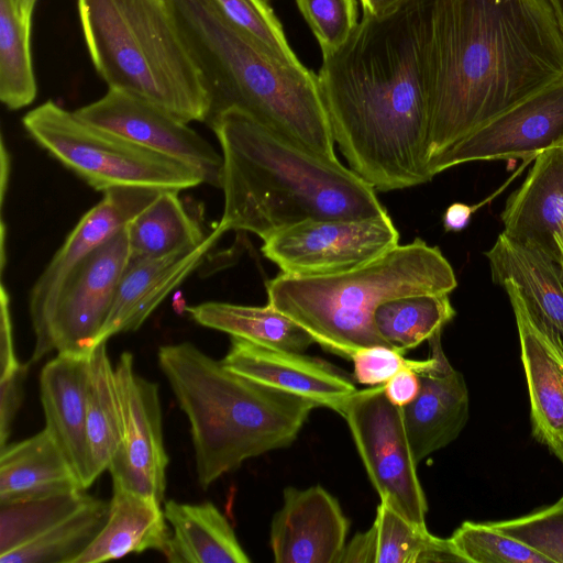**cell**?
I'll list each match as a JSON object with an SVG mask.
<instances>
[{"instance_id":"obj_1","label":"cell","mask_w":563,"mask_h":563,"mask_svg":"<svg viewBox=\"0 0 563 563\" xmlns=\"http://www.w3.org/2000/svg\"><path fill=\"white\" fill-rule=\"evenodd\" d=\"M431 0L362 14L350 37L322 55L318 80L334 142L375 190L431 180L428 43Z\"/></svg>"},{"instance_id":"obj_2","label":"cell","mask_w":563,"mask_h":563,"mask_svg":"<svg viewBox=\"0 0 563 563\" xmlns=\"http://www.w3.org/2000/svg\"><path fill=\"white\" fill-rule=\"evenodd\" d=\"M562 78L550 0H431L429 161Z\"/></svg>"},{"instance_id":"obj_3","label":"cell","mask_w":563,"mask_h":563,"mask_svg":"<svg viewBox=\"0 0 563 563\" xmlns=\"http://www.w3.org/2000/svg\"><path fill=\"white\" fill-rule=\"evenodd\" d=\"M208 125L222 151V218L214 227L263 241L306 220H355L386 213L376 190L338 158L297 145L247 113L227 110Z\"/></svg>"},{"instance_id":"obj_4","label":"cell","mask_w":563,"mask_h":563,"mask_svg":"<svg viewBox=\"0 0 563 563\" xmlns=\"http://www.w3.org/2000/svg\"><path fill=\"white\" fill-rule=\"evenodd\" d=\"M163 1L201 75L209 99L207 124L238 109L299 146L336 158L318 75L272 55L213 0Z\"/></svg>"},{"instance_id":"obj_5","label":"cell","mask_w":563,"mask_h":563,"mask_svg":"<svg viewBox=\"0 0 563 563\" xmlns=\"http://www.w3.org/2000/svg\"><path fill=\"white\" fill-rule=\"evenodd\" d=\"M157 358L188 418L203 489L246 460L290 445L319 407L227 368L190 342L163 345Z\"/></svg>"},{"instance_id":"obj_6","label":"cell","mask_w":563,"mask_h":563,"mask_svg":"<svg viewBox=\"0 0 563 563\" xmlns=\"http://www.w3.org/2000/svg\"><path fill=\"white\" fill-rule=\"evenodd\" d=\"M265 285L269 306L324 350L351 360L362 347L388 346L374 324L382 303L409 295L450 294L457 280L440 249L416 238L349 272L322 276L280 272Z\"/></svg>"},{"instance_id":"obj_7","label":"cell","mask_w":563,"mask_h":563,"mask_svg":"<svg viewBox=\"0 0 563 563\" xmlns=\"http://www.w3.org/2000/svg\"><path fill=\"white\" fill-rule=\"evenodd\" d=\"M91 62L109 88L184 122H206L201 75L163 0H77Z\"/></svg>"},{"instance_id":"obj_8","label":"cell","mask_w":563,"mask_h":563,"mask_svg":"<svg viewBox=\"0 0 563 563\" xmlns=\"http://www.w3.org/2000/svg\"><path fill=\"white\" fill-rule=\"evenodd\" d=\"M27 134L90 187L137 186L176 190L206 183L195 166L96 126L52 100L22 119Z\"/></svg>"},{"instance_id":"obj_9","label":"cell","mask_w":563,"mask_h":563,"mask_svg":"<svg viewBox=\"0 0 563 563\" xmlns=\"http://www.w3.org/2000/svg\"><path fill=\"white\" fill-rule=\"evenodd\" d=\"M338 413L347 423L379 499L410 522L427 527L428 503L402 410L386 398L383 384L356 390Z\"/></svg>"},{"instance_id":"obj_10","label":"cell","mask_w":563,"mask_h":563,"mask_svg":"<svg viewBox=\"0 0 563 563\" xmlns=\"http://www.w3.org/2000/svg\"><path fill=\"white\" fill-rule=\"evenodd\" d=\"M262 252L282 273L322 276L352 271L399 244L388 213L355 220H306L263 241Z\"/></svg>"},{"instance_id":"obj_11","label":"cell","mask_w":563,"mask_h":563,"mask_svg":"<svg viewBox=\"0 0 563 563\" xmlns=\"http://www.w3.org/2000/svg\"><path fill=\"white\" fill-rule=\"evenodd\" d=\"M128 263L125 228L74 268L55 300L40 360L53 351L74 355L92 352Z\"/></svg>"},{"instance_id":"obj_12","label":"cell","mask_w":563,"mask_h":563,"mask_svg":"<svg viewBox=\"0 0 563 563\" xmlns=\"http://www.w3.org/2000/svg\"><path fill=\"white\" fill-rule=\"evenodd\" d=\"M563 145V78L474 129L431 158V178L476 161L536 158Z\"/></svg>"},{"instance_id":"obj_13","label":"cell","mask_w":563,"mask_h":563,"mask_svg":"<svg viewBox=\"0 0 563 563\" xmlns=\"http://www.w3.org/2000/svg\"><path fill=\"white\" fill-rule=\"evenodd\" d=\"M122 413V438L109 472L112 485L163 504L168 455L165 451L158 386L134 371L123 352L114 367Z\"/></svg>"},{"instance_id":"obj_14","label":"cell","mask_w":563,"mask_h":563,"mask_svg":"<svg viewBox=\"0 0 563 563\" xmlns=\"http://www.w3.org/2000/svg\"><path fill=\"white\" fill-rule=\"evenodd\" d=\"M163 190L124 186L103 191L102 199L87 211L35 282L29 300L35 345L27 362L40 361L57 295L74 268L96 249L124 230Z\"/></svg>"},{"instance_id":"obj_15","label":"cell","mask_w":563,"mask_h":563,"mask_svg":"<svg viewBox=\"0 0 563 563\" xmlns=\"http://www.w3.org/2000/svg\"><path fill=\"white\" fill-rule=\"evenodd\" d=\"M75 112L96 126L195 166L203 174L207 184L221 188L222 154L187 122L159 107L109 88L103 97Z\"/></svg>"},{"instance_id":"obj_16","label":"cell","mask_w":563,"mask_h":563,"mask_svg":"<svg viewBox=\"0 0 563 563\" xmlns=\"http://www.w3.org/2000/svg\"><path fill=\"white\" fill-rule=\"evenodd\" d=\"M350 522L327 489L287 487L274 515L269 543L276 563H338Z\"/></svg>"},{"instance_id":"obj_17","label":"cell","mask_w":563,"mask_h":563,"mask_svg":"<svg viewBox=\"0 0 563 563\" xmlns=\"http://www.w3.org/2000/svg\"><path fill=\"white\" fill-rule=\"evenodd\" d=\"M222 364L252 380L298 395L339 412L357 389L338 368L303 353L268 347L231 336Z\"/></svg>"},{"instance_id":"obj_18","label":"cell","mask_w":563,"mask_h":563,"mask_svg":"<svg viewBox=\"0 0 563 563\" xmlns=\"http://www.w3.org/2000/svg\"><path fill=\"white\" fill-rule=\"evenodd\" d=\"M441 333L428 341L434 363L419 374L421 387L417 398L401 408L418 463L452 443L466 426L470 415L465 379L446 358Z\"/></svg>"},{"instance_id":"obj_19","label":"cell","mask_w":563,"mask_h":563,"mask_svg":"<svg viewBox=\"0 0 563 563\" xmlns=\"http://www.w3.org/2000/svg\"><path fill=\"white\" fill-rule=\"evenodd\" d=\"M221 235L213 228L195 246L156 258L128 263L97 345L121 332L137 330L162 301L202 264Z\"/></svg>"},{"instance_id":"obj_20","label":"cell","mask_w":563,"mask_h":563,"mask_svg":"<svg viewBox=\"0 0 563 563\" xmlns=\"http://www.w3.org/2000/svg\"><path fill=\"white\" fill-rule=\"evenodd\" d=\"M485 256L493 282L517 286L530 320L563 358V275L556 263L504 232Z\"/></svg>"},{"instance_id":"obj_21","label":"cell","mask_w":563,"mask_h":563,"mask_svg":"<svg viewBox=\"0 0 563 563\" xmlns=\"http://www.w3.org/2000/svg\"><path fill=\"white\" fill-rule=\"evenodd\" d=\"M89 355L57 353L40 375L45 428L86 489L93 483L87 443Z\"/></svg>"},{"instance_id":"obj_22","label":"cell","mask_w":563,"mask_h":563,"mask_svg":"<svg viewBox=\"0 0 563 563\" xmlns=\"http://www.w3.org/2000/svg\"><path fill=\"white\" fill-rule=\"evenodd\" d=\"M501 221L507 236L539 250L559 266L555 238L563 225V145L534 158L522 185L507 199Z\"/></svg>"},{"instance_id":"obj_23","label":"cell","mask_w":563,"mask_h":563,"mask_svg":"<svg viewBox=\"0 0 563 563\" xmlns=\"http://www.w3.org/2000/svg\"><path fill=\"white\" fill-rule=\"evenodd\" d=\"M499 285L516 319L532 433L555 454L563 446V358L530 320L517 286L509 279Z\"/></svg>"},{"instance_id":"obj_24","label":"cell","mask_w":563,"mask_h":563,"mask_svg":"<svg viewBox=\"0 0 563 563\" xmlns=\"http://www.w3.org/2000/svg\"><path fill=\"white\" fill-rule=\"evenodd\" d=\"M338 563H466L450 538L431 534L386 503H379L376 517L364 532L344 547Z\"/></svg>"},{"instance_id":"obj_25","label":"cell","mask_w":563,"mask_h":563,"mask_svg":"<svg viewBox=\"0 0 563 563\" xmlns=\"http://www.w3.org/2000/svg\"><path fill=\"white\" fill-rule=\"evenodd\" d=\"M155 498L112 485L108 520L74 563H99L155 550L164 554L172 529Z\"/></svg>"},{"instance_id":"obj_26","label":"cell","mask_w":563,"mask_h":563,"mask_svg":"<svg viewBox=\"0 0 563 563\" xmlns=\"http://www.w3.org/2000/svg\"><path fill=\"white\" fill-rule=\"evenodd\" d=\"M77 489L86 488L46 428L0 448V503Z\"/></svg>"},{"instance_id":"obj_27","label":"cell","mask_w":563,"mask_h":563,"mask_svg":"<svg viewBox=\"0 0 563 563\" xmlns=\"http://www.w3.org/2000/svg\"><path fill=\"white\" fill-rule=\"evenodd\" d=\"M164 514L172 529L166 560L170 563H249L233 527L210 503L168 500Z\"/></svg>"},{"instance_id":"obj_28","label":"cell","mask_w":563,"mask_h":563,"mask_svg":"<svg viewBox=\"0 0 563 563\" xmlns=\"http://www.w3.org/2000/svg\"><path fill=\"white\" fill-rule=\"evenodd\" d=\"M198 324L260 345L303 353L311 335L268 303L264 307L208 301L186 308Z\"/></svg>"},{"instance_id":"obj_29","label":"cell","mask_w":563,"mask_h":563,"mask_svg":"<svg viewBox=\"0 0 563 563\" xmlns=\"http://www.w3.org/2000/svg\"><path fill=\"white\" fill-rule=\"evenodd\" d=\"M179 191L163 190L126 227L129 263L165 256L202 242L206 233Z\"/></svg>"},{"instance_id":"obj_30","label":"cell","mask_w":563,"mask_h":563,"mask_svg":"<svg viewBox=\"0 0 563 563\" xmlns=\"http://www.w3.org/2000/svg\"><path fill=\"white\" fill-rule=\"evenodd\" d=\"M121 438L122 413L115 372L107 353V342H102L89 355L87 388V443L93 482L109 470Z\"/></svg>"},{"instance_id":"obj_31","label":"cell","mask_w":563,"mask_h":563,"mask_svg":"<svg viewBox=\"0 0 563 563\" xmlns=\"http://www.w3.org/2000/svg\"><path fill=\"white\" fill-rule=\"evenodd\" d=\"M110 500L89 496L82 506L22 547L0 555V563H74L104 527Z\"/></svg>"},{"instance_id":"obj_32","label":"cell","mask_w":563,"mask_h":563,"mask_svg":"<svg viewBox=\"0 0 563 563\" xmlns=\"http://www.w3.org/2000/svg\"><path fill=\"white\" fill-rule=\"evenodd\" d=\"M454 317L449 294H417L382 303L374 324L388 346L405 354L441 333Z\"/></svg>"},{"instance_id":"obj_33","label":"cell","mask_w":563,"mask_h":563,"mask_svg":"<svg viewBox=\"0 0 563 563\" xmlns=\"http://www.w3.org/2000/svg\"><path fill=\"white\" fill-rule=\"evenodd\" d=\"M30 37L31 20L13 0H0V99L10 110L24 108L36 97Z\"/></svg>"},{"instance_id":"obj_34","label":"cell","mask_w":563,"mask_h":563,"mask_svg":"<svg viewBox=\"0 0 563 563\" xmlns=\"http://www.w3.org/2000/svg\"><path fill=\"white\" fill-rule=\"evenodd\" d=\"M85 490L0 503V555L30 542L76 511L90 496Z\"/></svg>"},{"instance_id":"obj_35","label":"cell","mask_w":563,"mask_h":563,"mask_svg":"<svg viewBox=\"0 0 563 563\" xmlns=\"http://www.w3.org/2000/svg\"><path fill=\"white\" fill-rule=\"evenodd\" d=\"M466 563H551L549 559L488 523L464 521L450 537Z\"/></svg>"},{"instance_id":"obj_36","label":"cell","mask_w":563,"mask_h":563,"mask_svg":"<svg viewBox=\"0 0 563 563\" xmlns=\"http://www.w3.org/2000/svg\"><path fill=\"white\" fill-rule=\"evenodd\" d=\"M221 12L282 62L302 64L288 44L283 25L265 0H213Z\"/></svg>"},{"instance_id":"obj_37","label":"cell","mask_w":563,"mask_h":563,"mask_svg":"<svg viewBox=\"0 0 563 563\" xmlns=\"http://www.w3.org/2000/svg\"><path fill=\"white\" fill-rule=\"evenodd\" d=\"M489 523L551 563H563V496L555 504L529 515Z\"/></svg>"},{"instance_id":"obj_38","label":"cell","mask_w":563,"mask_h":563,"mask_svg":"<svg viewBox=\"0 0 563 563\" xmlns=\"http://www.w3.org/2000/svg\"><path fill=\"white\" fill-rule=\"evenodd\" d=\"M322 55L338 49L358 24L357 0H296Z\"/></svg>"},{"instance_id":"obj_39","label":"cell","mask_w":563,"mask_h":563,"mask_svg":"<svg viewBox=\"0 0 563 563\" xmlns=\"http://www.w3.org/2000/svg\"><path fill=\"white\" fill-rule=\"evenodd\" d=\"M353 377L363 385L375 386L385 384L402 369L409 368L418 374L431 367L434 358L408 360L402 354L386 345H372L357 350L351 357Z\"/></svg>"},{"instance_id":"obj_40","label":"cell","mask_w":563,"mask_h":563,"mask_svg":"<svg viewBox=\"0 0 563 563\" xmlns=\"http://www.w3.org/2000/svg\"><path fill=\"white\" fill-rule=\"evenodd\" d=\"M30 364L25 363L14 374L0 378V448L8 442L12 423L23 399V384Z\"/></svg>"},{"instance_id":"obj_41","label":"cell","mask_w":563,"mask_h":563,"mask_svg":"<svg viewBox=\"0 0 563 563\" xmlns=\"http://www.w3.org/2000/svg\"><path fill=\"white\" fill-rule=\"evenodd\" d=\"M1 318H0V378L16 373L22 363L19 362L13 342L12 321L10 313V296L1 285Z\"/></svg>"},{"instance_id":"obj_42","label":"cell","mask_w":563,"mask_h":563,"mask_svg":"<svg viewBox=\"0 0 563 563\" xmlns=\"http://www.w3.org/2000/svg\"><path fill=\"white\" fill-rule=\"evenodd\" d=\"M421 387L417 372L406 368L383 384L386 398L395 406L404 408L417 398Z\"/></svg>"},{"instance_id":"obj_43","label":"cell","mask_w":563,"mask_h":563,"mask_svg":"<svg viewBox=\"0 0 563 563\" xmlns=\"http://www.w3.org/2000/svg\"><path fill=\"white\" fill-rule=\"evenodd\" d=\"M476 207L462 202L450 205L443 214V228L445 232H460L464 230L471 221Z\"/></svg>"},{"instance_id":"obj_44","label":"cell","mask_w":563,"mask_h":563,"mask_svg":"<svg viewBox=\"0 0 563 563\" xmlns=\"http://www.w3.org/2000/svg\"><path fill=\"white\" fill-rule=\"evenodd\" d=\"M362 4V9L364 13L374 15V16H383L394 9H396L399 4H401L406 0H360Z\"/></svg>"},{"instance_id":"obj_45","label":"cell","mask_w":563,"mask_h":563,"mask_svg":"<svg viewBox=\"0 0 563 563\" xmlns=\"http://www.w3.org/2000/svg\"><path fill=\"white\" fill-rule=\"evenodd\" d=\"M10 173V156L7 152L4 143H1V205L3 206L5 189Z\"/></svg>"},{"instance_id":"obj_46","label":"cell","mask_w":563,"mask_h":563,"mask_svg":"<svg viewBox=\"0 0 563 563\" xmlns=\"http://www.w3.org/2000/svg\"><path fill=\"white\" fill-rule=\"evenodd\" d=\"M20 13L25 18L32 20V14L37 0H13Z\"/></svg>"},{"instance_id":"obj_47","label":"cell","mask_w":563,"mask_h":563,"mask_svg":"<svg viewBox=\"0 0 563 563\" xmlns=\"http://www.w3.org/2000/svg\"><path fill=\"white\" fill-rule=\"evenodd\" d=\"M563 33V0H550Z\"/></svg>"},{"instance_id":"obj_48","label":"cell","mask_w":563,"mask_h":563,"mask_svg":"<svg viewBox=\"0 0 563 563\" xmlns=\"http://www.w3.org/2000/svg\"><path fill=\"white\" fill-rule=\"evenodd\" d=\"M556 246H558V251H559V255H560V262H559V267L562 272V275H563V227L562 229L560 230L558 236H556Z\"/></svg>"},{"instance_id":"obj_49","label":"cell","mask_w":563,"mask_h":563,"mask_svg":"<svg viewBox=\"0 0 563 563\" xmlns=\"http://www.w3.org/2000/svg\"><path fill=\"white\" fill-rule=\"evenodd\" d=\"M556 457L563 463V446L555 453Z\"/></svg>"}]
</instances>
